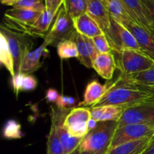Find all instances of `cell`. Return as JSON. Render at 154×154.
<instances>
[{"mask_svg":"<svg viewBox=\"0 0 154 154\" xmlns=\"http://www.w3.org/2000/svg\"><path fill=\"white\" fill-rule=\"evenodd\" d=\"M151 97L153 96L144 89L123 82L118 78L115 81L114 85L93 107L116 105L128 108L141 103Z\"/></svg>","mask_w":154,"mask_h":154,"instance_id":"6da1fadb","label":"cell"},{"mask_svg":"<svg viewBox=\"0 0 154 154\" xmlns=\"http://www.w3.org/2000/svg\"><path fill=\"white\" fill-rule=\"evenodd\" d=\"M117 122H100L83 138L80 145L81 151L92 154H106L108 152L117 129Z\"/></svg>","mask_w":154,"mask_h":154,"instance_id":"7a4b0ae2","label":"cell"},{"mask_svg":"<svg viewBox=\"0 0 154 154\" xmlns=\"http://www.w3.org/2000/svg\"><path fill=\"white\" fill-rule=\"evenodd\" d=\"M113 54L122 76L140 73L154 66V60L141 51L123 50Z\"/></svg>","mask_w":154,"mask_h":154,"instance_id":"3957f363","label":"cell"},{"mask_svg":"<svg viewBox=\"0 0 154 154\" xmlns=\"http://www.w3.org/2000/svg\"><path fill=\"white\" fill-rule=\"evenodd\" d=\"M0 32L7 39L14 61L15 74L20 73L21 65L26 56L30 52L32 48L33 42L30 35L26 33L20 32L8 28L2 24Z\"/></svg>","mask_w":154,"mask_h":154,"instance_id":"277c9868","label":"cell"},{"mask_svg":"<svg viewBox=\"0 0 154 154\" xmlns=\"http://www.w3.org/2000/svg\"><path fill=\"white\" fill-rule=\"evenodd\" d=\"M105 35L113 52H119L123 50H134L142 52L132 33L112 17H111V26Z\"/></svg>","mask_w":154,"mask_h":154,"instance_id":"5b68a950","label":"cell"},{"mask_svg":"<svg viewBox=\"0 0 154 154\" xmlns=\"http://www.w3.org/2000/svg\"><path fill=\"white\" fill-rule=\"evenodd\" d=\"M75 31L73 20L68 14L63 5L57 13L51 29L44 38V42H46L48 46L57 47L60 42L71 39Z\"/></svg>","mask_w":154,"mask_h":154,"instance_id":"8992f818","label":"cell"},{"mask_svg":"<svg viewBox=\"0 0 154 154\" xmlns=\"http://www.w3.org/2000/svg\"><path fill=\"white\" fill-rule=\"evenodd\" d=\"M133 123H143L154 126L153 96L141 103L126 108L120 120L117 122V127Z\"/></svg>","mask_w":154,"mask_h":154,"instance_id":"52a82bcc","label":"cell"},{"mask_svg":"<svg viewBox=\"0 0 154 154\" xmlns=\"http://www.w3.org/2000/svg\"><path fill=\"white\" fill-rule=\"evenodd\" d=\"M154 136V126L143 123L126 124L117 127L114 132L110 150L117 146L144 138H152ZM108 150V151H109Z\"/></svg>","mask_w":154,"mask_h":154,"instance_id":"ba28073f","label":"cell"},{"mask_svg":"<svg viewBox=\"0 0 154 154\" xmlns=\"http://www.w3.org/2000/svg\"><path fill=\"white\" fill-rule=\"evenodd\" d=\"M91 119V109L86 107L73 108L66 116L63 127L72 136L84 138L90 132L88 122Z\"/></svg>","mask_w":154,"mask_h":154,"instance_id":"9c48e42d","label":"cell"},{"mask_svg":"<svg viewBox=\"0 0 154 154\" xmlns=\"http://www.w3.org/2000/svg\"><path fill=\"white\" fill-rule=\"evenodd\" d=\"M71 39L76 43L78 51V59L80 63L88 69H93V61L99 54L93 38L82 35L75 31Z\"/></svg>","mask_w":154,"mask_h":154,"instance_id":"30bf717a","label":"cell"},{"mask_svg":"<svg viewBox=\"0 0 154 154\" xmlns=\"http://www.w3.org/2000/svg\"><path fill=\"white\" fill-rule=\"evenodd\" d=\"M132 33L141 51L154 60V31L135 23H129L125 26Z\"/></svg>","mask_w":154,"mask_h":154,"instance_id":"8fae6325","label":"cell"},{"mask_svg":"<svg viewBox=\"0 0 154 154\" xmlns=\"http://www.w3.org/2000/svg\"><path fill=\"white\" fill-rule=\"evenodd\" d=\"M114 84L115 81L102 84L97 80H93L89 82L86 87L84 99L79 104V107H93L105 96V93L114 85Z\"/></svg>","mask_w":154,"mask_h":154,"instance_id":"7c38bea8","label":"cell"},{"mask_svg":"<svg viewBox=\"0 0 154 154\" xmlns=\"http://www.w3.org/2000/svg\"><path fill=\"white\" fill-rule=\"evenodd\" d=\"M87 14L99 24L104 33L108 31L111 26V15L102 0H88Z\"/></svg>","mask_w":154,"mask_h":154,"instance_id":"4fadbf2b","label":"cell"},{"mask_svg":"<svg viewBox=\"0 0 154 154\" xmlns=\"http://www.w3.org/2000/svg\"><path fill=\"white\" fill-rule=\"evenodd\" d=\"M93 69L104 79L111 80L117 69V62L113 52L99 54L93 61Z\"/></svg>","mask_w":154,"mask_h":154,"instance_id":"5bb4252c","label":"cell"},{"mask_svg":"<svg viewBox=\"0 0 154 154\" xmlns=\"http://www.w3.org/2000/svg\"><path fill=\"white\" fill-rule=\"evenodd\" d=\"M73 23L78 33L90 38L105 34L99 24L87 13L74 18Z\"/></svg>","mask_w":154,"mask_h":154,"instance_id":"9a60e30c","label":"cell"},{"mask_svg":"<svg viewBox=\"0 0 154 154\" xmlns=\"http://www.w3.org/2000/svg\"><path fill=\"white\" fill-rule=\"evenodd\" d=\"M126 107L116 105L92 107L91 117L98 123L100 122H118Z\"/></svg>","mask_w":154,"mask_h":154,"instance_id":"2e32d148","label":"cell"},{"mask_svg":"<svg viewBox=\"0 0 154 154\" xmlns=\"http://www.w3.org/2000/svg\"><path fill=\"white\" fill-rule=\"evenodd\" d=\"M48 45L45 42H43L42 45L38 47L37 49L32 51L26 56L21 65L20 73L25 74V75H31L33 72H36L41 69L42 66V63L41 62L42 56L45 53H48L47 48Z\"/></svg>","mask_w":154,"mask_h":154,"instance_id":"e0dca14e","label":"cell"},{"mask_svg":"<svg viewBox=\"0 0 154 154\" xmlns=\"http://www.w3.org/2000/svg\"><path fill=\"white\" fill-rule=\"evenodd\" d=\"M57 14L54 13L49 10L44 11L37 20L29 29L27 34L32 36H40L45 38L46 35L51 29L54 18H56Z\"/></svg>","mask_w":154,"mask_h":154,"instance_id":"ac0fdd59","label":"cell"},{"mask_svg":"<svg viewBox=\"0 0 154 154\" xmlns=\"http://www.w3.org/2000/svg\"><path fill=\"white\" fill-rule=\"evenodd\" d=\"M121 1L124 5L129 14L135 23L152 29L151 26L146 16L144 6L141 0H121Z\"/></svg>","mask_w":154,"mask_h":154,"instance_id":"d6986e66","label":"cell"},{"mask_svg":"<svg viewBox=\"0 0 154 154\" xmlns=\"http://www.w3.org/2000/svg\"><path fill=\"white\" fill-rule=\"evenodd\" d=\"M151 138H144L117 146L106 154H141L145 150Z\"/></svg>","mask_w":154,"mask_h":154,"instance_id":"ffe728a7","label":"cell"},{"mask_svg":"<svg viewBox=\"0 0 154 154\" xmlns=\"http://www.w3.org/2000/svg\"><path fill=\"white\" fill-rule=\"evenodd\" d=\"M123 82L139 87H154V66L151 69L134 75L119 77Z\"/></svg>","mask_w":154,"mask_h":154,"instance_id":"44dd1931","label":"cell"},{"mask_svg":"<svg viewBox=\"0 0 154 154\" xmlns=\"http://www.w3.org/2000/svg\"><path fill=\"white\" fill-rule=\"evenodd\" d=\"M37 85V80L32 75L17 73L12 78V87L17 96L20 91H32Z\"/></svg>","mask_w":154,"mask_h":154,"instance_id":"7402d4cb","label":"cell"},{"mask_svg":"<svg viewBox=\"0 0 154 154\" xmlns=\"http://www.w3.org/2000/svg\"><path fill=\"white\" fill-rule=\"evenodd\" d=\"M0 63L5 66L11 76L13 78L15 75L14 61L11 51L7 39L4 35L0 32Z\"/></svg>","mask_w":154,"mask_h":154,"instance_id":"603a6c76","label":"cell"},{"mask_svg":"<svg viewBox=\"0 0 154 154\" xmlns=\"http://www.w3.org/2000/svg\"><path fill=\"white\" fill-rule=\"evenodd\" d=\"M63 5L68 14L74 19L87 13L88 0H63Z\"/></svg>","mask_w":154,"mask_h":154,"instance_id":"cb8c5ba5","label":"cell"},{"mask_svg":"<svg viewBox=\"0 0 154 154\" xmlns=\"http://www.w3.org/2000/svg\"><path fill=\"white\" fill-rule=\"evenodd\" d=\"M57 54L62 60L78 58V51L76 43L72 39H66L60 42L57 46Z\"/></svg>","mask_w":154,"mask_h":154,"instance_id":"d4e9b609","label":"cell"},{"mask_svg":"<svg viewBox=\"0 0 154 154\" xmlns=\"http://www.w3.org/2000/svg\"><path fill=\"white\" fill-rule=\"evenodd\" d=\"M47 147H48L47 150L48 154H66L61 141L57 135L55 126L53 123H51V129L48 137Z\"/></svg>","mask_w":154,"mask_h":154,"instance_id":"484cf974","label":"cell"},{"mask_svg":"<svg viewBox=\"0 0 154 154\" xmlns=\"http://www.w3.org/2000/svg\"><path fill=\"white\" fill-rule=\"evenodd\" d=\"M2 135L6 139H19L23 137L24 134L21 130V126L14 120H9L5 124Z\"/></svg>","mask_w":154,"mask_h":154,"instance_id":"4316f807","label":"cell"},{"mask_svg":"<svg viewBox=\"0 0 154 154\" xmlns=\"http://www.w3.org/2000/svg\"><path fill=\"white\" fill-rule=\"evenodd\" d=\"M14 8H26L43 12L46 10L45 0H20L13 6Z\"/></svg>","mask_w":154,"mask_h":154,"instance_id":"83f0119b","label":"cell"},{"mask_svg":"<svg viewBox=\"0 0 154 154\" xmlns=\"http://www.w3.org/2000/svg\"><path fill=\"white\" fill-rule=\"evenodd\" d=\"M93 41L99 54H107V53L113 52L112 48L105 34L93 38Z\"/></svg>","mask_w":154,"mask_h":154,"instance_id":"f1b7e54d","label":"cell"},{"mask_svg":"<svg viewBox=\"0 0 154 154\" xmlns=\"http://www.w3.org/2000/svg\"><path fill=\"white\" fill-rule=\"evenodd\" d=\"M144 4L146 16L154 31V0H141Z\"/></svg>","mask_w":154,"mask_h":154,"instance_id":"f546056e","label":"cell"},{"mask_svg":"<svg viewBox=\"0 0 154 154\" xmlns=\"http://www.w3.org/2000/svg\"><path fill=\"white\" fill-rule=\"evenodd\" d=\"M75 103L76 100L73 97H68L61 95L56 102V105L57 108L60 109H72V107Z\"/></svg>","mask_w":154,"mask_h":154,"instance_id":"4dcf8cb0","label":"cell"},{"mask_svg":"<svg viewBox=\"0 0 154 154\" xmlns=\"http://www.w3.org/2000/svg\"><path fill=\"white\" fill-rule=\"evenodd\" d=\"M60 95L59 94L58 92L55 90V89L50 88L48 89V91L46 92V95H45V99L48 102H52V103H56L57 101L58 100L59 97Z\"/></svg>","mask_w":154,"mask_h":154,"instance_id":"1f68e13d","label":"cell"},{"mask_svg":"<svg viewBox=\"0 0 154 154\" xmlns=\"http://www.w3.org/2000/svg\"><path fill=\"white\" fill-rule=\"evenodd\" d=\"M141 154H154V136L151 138L147 148Z\"/></svg>","mask_w":154,"mask_h":154,"instance_id":"d6a6232c","label":"cell"},{"mask_svg":"<svg viewBox=\"0 0 154 154\" xmlns=\"http://www.w3.org/2000/svg\"><path fill=\"white\" fill-rule=\"evenodd\" d=\"M20 0H1L2 4L8 6H14L15 5L17 4Z\"/></svg>","mask_w":154,"mask_h":154,"instance_id":"836d02e7","label":"cell"},{"mask_svg":"<svg viewBox=\"0 0 154 154\" xmlns=\"http://www.w3.org/2000/svg\"><path fill=\"white\" fill-rule=\"evenodd\" d=\"M98 122L96 121V120H94V119H93L91 117V119H90V120H89L88 122V127H89V130H93V129H94L98 125Z\"/></svg>","mask_w":154,"mask_h":154,"instance_id":"e575fe53","label":"cell"},{"mask_svg":"<svg viewBox=\"0 0 154 154\" xmlns=\"http://www.w3.org/2000/svg\"><path fill=\"white\" fill-rule=\"evenodd\" d=\"M45 3H46V9L52 11L53 10V3H54V0H45Z\"/></svg>","mask_w":154,"mask_h":154,"instance_id":"d590c367","label":"cell"},{"mask_svg":"<svg viewBox=\"0 0 154 154\" xmlns=\"http://www.w3.org/2000/svg\"><path fill=\"white\" fill-rule=\"evenodd\" d=\"M138 87H139V86H138ZM141 87V88L144 89V90H146L147 91H148L149 93H150V94H151L154 97V87Z\"/></svg>","mask_w":154,"mask_h":154,"instance_id":"8d00e7d4","label":"cell"},{"mask_svg":"<svg viewBox=\"0 0 154 154\" xmlns=\"http://www.w3.org/2000/svg\"><path fill=\"white\" fill-rule=\"evenodd\" d=\"M80 153H81V150H80L79 148H78L77 150H75V151L72 152V153L70 154H80Z\"/></svg>","mask_w":154,"mask_h":154,"instance_id":"74e56055","label":"cell"},{"mask_svg":"<svg viewBox=\"0 0 154 154\" xmlns=\"http://www.w3.org/2000/svg\"><path fill=\"white\" fill-rule=\"evenodd\" d=\"M80 154H92L90 153H88V152H84V151H81V153Z\"/></svg>","mask_w":154,"mask_h":154,"instance_id":"f35d334b","label":"cell"},{"mask_svg":"<svg viewBox=\"0 0 154 154\" xmlns=\"http://www.w3.org/2000/svg\"><path fill=\"white\" fill-rule=\"evenodd\" d=\"M102 1H103L105 3V5H107V0H102Z\"/></svg>","mask_w":154,"mask_h":154,"instance_id":"ab89813d","label":"cell"}]
</instances>
